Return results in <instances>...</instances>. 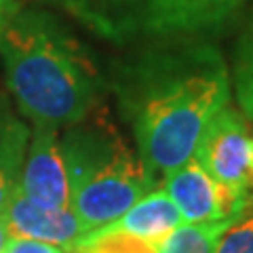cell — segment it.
I'll use <instances>...</instances> for the list:
<instances>
[{
  "instance_id": "3",
  "label": "cell",
  "mask_w": 253,
  "mask_h": 253,
  "mask_svg": "<svg viewBox=\"0 0 253 253\" xmlns=\"http://www.w3.org/2000/svg\"><path fill=\"white\" fill-rule=\"evenodd\" d=\"M70 181V209L89 230L112 224L141 196L154 190V177L139 154L112 123L89 114L59 135Z\"/></svg>"
},
{
  "instance_id": "1",
  "label": "cell",
  "mask_w": 253,
  "mask_h": 253,
  "mask_svg": "<svg viewBox=\"0 0 253 253\" xmlns=\"http://www.w3.org/2000/svg\"><path fill=\"white\" fill-rule=\"evenodd\" d=\"M114 86L135 152L154 181L194 158L232 93L226 61L207 41L139 46L118 66Z\"/></svg>"
},
{
  "instance_id": "4",
  "label": "cell",
  "mask_w": 253,
  "mask_h": 253,
  "mask_svg": "<svg viewBox=\"0 0 253 253\" xmlns=\"http://www.w3.org/2000/svg\"><path fill=\"white\" fill-rule=\"evenodd\" d=\"M101 41L139 49L205 41L228 26L245 0H57Z\"/></svg>"
},
{
  "instance_id": "5",
  "label": "cell",
  "mask_w": 253,
  "mask_h": 253,
  "mask_svg": "<svg viewBox=\"0 0 253 253\" xmlns=\"http://www.w3.org/2000/svg\"><path fill=\"white\" fill-rule=\"evenodd\" d=\"M194 158L245 209L253 207V133L243 112L228 104L213 116Z\"/></svg>"
},
{
  "instance_id": "10",
  "label": "cell",
  "mask_w": 253,
  "mask_h": 253,
  "mask_svg": "<svg viewBox=\"0 0 253 253\" xmlns=\"http://www.w3.org/2000/svg\"><path fill=\"white\" fill-rule=\"evenodd\" d=\"M32 129L9 95L0 91V213L6 209L19 184Z\"/></svg>"
},
{
  "instance_id": "16",
  "label": "cell",
  "mask_w": 253,
  "mask_h": 253,
  "mask_svg": "<svg viewBox=\"0 0 253 253\" xmlns=\"http://www.w3.org/2000/svg\"><path fill=\"white\" fill-rule=\"evenodd\" d=\"M19 11V2L17 0H0V41H2V34L9 21L13 19V15Z\"/></svg>"
},
{
  "instance_id": "17",
  "label": "cell",
  "mask_w": 253,
  "mask_h": 253,
  "mask_svg": "<svg viewBox=\"0 0 253 253\" xmlns=\"http://www.w3.org/2000/svg\"><path fill=\"white\" fill-rule=\"evenodd\" d=\"M9 241H11L9 226H6V221H4V215L0 213V253H4V249H6V245H9Z\"/></svg>"
},
{
  "instance_id": "14",
  "label": "cell",
  "mask_w": 253,
  "mask_h": 253,
  "mask_svg": "<svg viewBox=\"0 0 253 253\" xmlns=\"http://www.w3.org/2000/svg\"><path fill=\"white\" fill-rule=\"evenodd\" d=\"M215 253H253V207L228 228Z\"/></svg>"
},
{
  "instance_id": "13",
  "label": "cell",
  "mask_w": 253,
  "mask_h": 253,
  "mask_svg": "<svg viewBox=\"0 0 253 253\" xmlns=\"http://www.w3.org/2000/svg\"><path fill=\"white\" fill-rule=\"evenodd\" d=\"M161 245L121 232H91L76 245L72 253H158Z\"/></svg>"
},
{
  "instance_id": "9",
  "label": "cell",
  "mask_w": 253,
  "mask_h": 253,
  "mask_svg": "<svg viewBox=\"0 0 253 253\" xmlns=\"http://www.w3.org/2000/svg\"><path fill=\"white\" fill-rule=\"evenodd\" d=\"M179 224H184V219L171 196L163 188H154L141 196L133 207L126 209L116 221L93 232H121L161 245Z\"/></svg>"
},
{
  "instance_id": "7",
  "label": "cell",
  "mask_w": 253,
  "mask_h": 253,
  "mask_svg": "<svg viewBox=\"0 0 253 253\" xmlns=\"http://www.w3.org/2000/svg\"><path fill=\"white\" fill-rule=\"evenodd\" d=\"M163 190L171 196L181 219L188 224L241 217L245 211H249L224 186H219L196 163V158H190L181 167L165 175Z\"/></svg>"
},
{
  "instance_id": "15",
  "label": "cell",
  "mask_w": 253,
  "mask_h": 253,
  "mask_svg": "<svg viewBox=\"0 0 253 253\" xmlns=\"http://www.w3.org/2000/svg\"><path fill=\"white\" fill-rule=\"evenodd\" d=\"M4 253H70V251L63 249V247H57V245H51V243L21 239V236H11Z\"/></svg>"
},
{
  "instance_id": "11",
  "label": "cell",
  "mask_w": 253,
  "mask_h": 253,
  "mask_svg": "<svg viewBox=\"0 0 253 253\" xmlns=\"http://www.w3.org/2000/svg\"><path fill=\"white\" fill-rule=\"evenodd\" d=\"M239 217L201 221V224H179L161 243L158 253H215L221 236Z\"/></svg>"
},
{
  "instance_id": "2",
  "label": "cell",
  "mask_w": 253,
  "mask_h": 253,
  "mask_svg": "<svg viewBox=\"0 0 253 253\" xmlns=\"http://www.w3.org/2000/svg\"><path fill=\"white\" fill-rule=\"evenodd\" d=\"M0 57L6 89L32 125L61 129L97 110L104 78L55 15L19 9L2 34Z\"/></svg>"
},
{
  "instance_id": "6",
  "label": "cell",
  "mask_w": 253,
  "mask_h": 253,
  "mask_svg": "<svg viewBox=\"0 0 253 253\" xmlns=\"http://www.w3.org/2000/svg\"><path fill=\"white\" fill-rule=\"evenodd\" d=\"M17 192L46 209L70 207V181L59 144V126L32 125Z\"/></svg>"
},
{
  "instance_id": "8",
  "label": "cell",
  "mask_w": 253,
  "mask_h": 253,
  "mask_svg": "<svg viewBox=\"0 0 253 253\" xmlns=\"http://www.w3.org/2000/svg\"><path fill=\"white\" fill-rule=\"evenodd\" d=\"M2 215L6 226H9L11 236L51 243V245H57V247L68 249L70 253L84 236L91 234L89 228L83 224V219L70 207L46 209L28 201L17 190L11 196Z\"/></svg>"
},
{
  "instance_id": "12",
  "label": "cell",
  "mask_w": 253,
  "mask_h": 253,
  "mask_svg": "<svg viewBox=\"0 0 253 253\" xmlns=\"http://www.w3.org/2000/svg\"><path fill=\"white\" fill-rule=\"evenodd\" d=\"M232 84L236 93V101L247 118H253V17L245 28L239 46L234 55Z\"/></svg>"
}]
</instances>
